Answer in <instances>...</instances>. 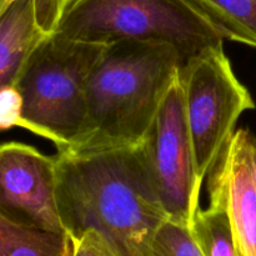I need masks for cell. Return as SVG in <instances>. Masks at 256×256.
I'll use <instances>...</instances> for the list:
<instances>
[{
    "mask_svg": "<svg viewBox=\"0 0 256 256\" xmlns=\"http://www.w3.org/2000/svg\"><path fill=\"white\" fill-rule=\"evenodd\" d=\"M22 100L15 86L0 90V132L20 126Z\"/></svg>",
    "mask_w": 256,
    "mask_h": 256,
    "instance_id": "obj_15",
    "label": "cell"
},
{
    "mask_svg": "<svg viewBox=\"0 0 256 256\" xmlns=\"http://www.w3.org/2000/svg\"><path fill=\"white\" fill-rule=\"evenodd\" d=\"M0 216L22 226L66 232L58 209L55 156L22 142L0 144Z\"/></svg>",
    "mask_w": 256,
    "mask_h": 256,
    "instance_id": "obj_7",
    "label": "cell"
},
{
    "mask_svg": "<svg viewBox=\"0 0 256 256\" xmlns=\"http://www.w3.org/2000/svg\"><path fill=\"white\" fill-rule=\"evenodd\" d=\"M52 34L102 45L164 42L182 64L225 39L190 0H72Z\"/></svg>",
    "mask_w": 256,
    "mask_h": 256,
    "instance_id": "obj_4",
    "label": "cell"
},
{
    "mask_svg": "<svg viewBox=\"0 0 256 256\" xmlns=\"http://www.w3.org/2000/svg\"><path fill=\"white\" fill-rule=\"evenodd\" d=\"M182 65L179 52L164 42L105 45L88 82L84 130L66 152L140 145Z\"/></svg>",
    "mask_w": 256,
    "mask_h": 256,
    "instance_id": "obj_2",
    "label": "cell"
},
{
    "mask_svg": "<svg viewBox=\"0 0 256 256\" xmlns=\"http://www.w3.org/2000/svg\"><path fill=\"white\" fill-rule=\"evenodd\" d=\"M179 76L196 172L204 182L236 132L239 118L255 109V102L235 75L222 44L190 58Z\"/></svg>",
    "mask_w": 256,
    "mask_h": 256,
    "instance_id": "obj_5",
    "label": "cell"
},
{
    "mask_svg": "<svg viewBox=\"0 0 256 256\" xmlns=\"http://www.w3.org/2000/svg\"><path fill=\"white\" fill-rule=\"evenodd\" d=\"M222 36L256 48V0H190Z\"/></svg>",
    "mask_w": 256,
    "mask_h": 256,
    "instance_id": "obj_11",
    "label": "cell"
},
{
    "mask_svg": "<svg viewBox=\"0 0 256 256\" xmlns=\"http://www.w3.org/2000/svg\"><path fill=\"white\" fill-rule=\"evenodd\" d=\"M8 2H9V0H0V14H2V12L4 10V8L6 6Z\"/></svg>",
    "mask_w": 256,
    "mask_h": 256,
    "instance_id": "obj_18",
    "label": "cell"
},
{
    "mask_svg": "<svg viewBox=\"0 0 256 256\" xmlns=\"http://www.w3.org/2000/svg\"><path fill=\"white\" fill-rule=\"evenodd\" d=\"M250 159H252V170L256 189V136L252 134L250 136Z\"/></svg>",
    "mask_w": 256,
    "mask_h": 256,
    "instance_id": "obj_17",
    "label": "cell"
},
{
    "mask_svg": "<svg viewBox=\"0 0 256 256\" xmlns=\"http://www.w3.org/2000/svg\"><path fill=\"white\" fill-rule=\"evenodd\" d=\"M246 129L234 132L209 172L210 202L229 215L236 256H256V189Z\"/></svg>",
    "mask_w": 256,
    "mask_h": 256,
    "instance_id": "obj_8",
    "label": "cell"
},
{
    "mask_svg": "<svg viewBox=\"0 0 256 256\" xmlns=\"http://www.w3.org/2000/svg\"><path fill=\"white\" fill-rule=\"evenodd\" d=\"M14 2V0H9ZM35 19L44 34H52L72 0H32Z\"/></svg>",
    "mask_w": 256,
    "mask_h": 256,
    "instance_id": "obj_14",
    "label": "cell"
},
{
    "mask_svg": "<svg viewBox=\"0 0 256 256\" xmlns=\"http://www.w3.org/2000/svg\"><path fill=\"white\" fill-rule=\"evenodd\" d=\"M45 35L32 0L8 2L0 14V90L15 86L28 56Z\"/></svg>",
    "mask_w": 256,
    "mask_h": 256,
    "instance_id": "obj_9",
    "label": "cell"
},
{
    "mask_svg": "<svg viewBox=\"0 0 256 256\" xmlns=\"http://www.w3.org/2000/svg\"><path fill=\"white\" fill-rule=\"evenodd\" d=\"M75 256H122L96 230H86L80 236L72 238Z\"/></svg>",
    "mask_w": 256,
    "mask_h": 256,
    "instance_id": "obj_16",
    "label": "cell"
},
{
    "mask_svg": "<svg viewBox=\"0 0 256 256\" xmlns=\"http://www.w3.org/2000/svg\"><path fill=\"white\" fill-rule=\"evenodd\" d=\"M0 256H75L74 239L15 224L0 216Z\"/></svg>",
    "mask_w": 256,
    "mask_h": 256,
    "instance_id": "obj_10",
    "label": "cell"
},
{
    "mask_svg": "<svg viewBox=\"0 0 256 256\" xmlns=\"http://www.w3.org/2000/svg\"><path fill=\"white\" fill-rule=\"evenodd\" d=\"M190 230L204 256H236L229 215L219 202L198 210Z\"/></svg>",
    "mask_w": 256,
    "mask_h": 256,
    "instance_id": "obj_12",
    "label": "cell"
},
{
    "mask_svg": "<svg viewBox=\"0 0 256 256\" xmlns=\"http://www.w3.org/2000/svg\"><path fill=\"white\" fill-rule=\"evenodd\" d=\"M140 148L169 219L190 228L200 209L202 180L195 165L179 75L165 94Z\"/></svg>",
    "mask_w": 256,
    "mask_h": 256,
    "instance_id": "obj_6",
    "label": "cell"
},
{
    "mask_svg": "<svg viewBox=\"0 0 256 256\" xmlns=\"http://www.w3.org/2000/svg\"><path fill=\"white\" fill-rule=\"evenodd\" d=\"M150 256H204L188 225L166 219L154 235Z\"/></svg>",
    "mask_w": 256,
    "mask_h": 256,
    "instance_id": "obj_13",
    "label": "cell"
},
{
    "mask_svg": "<svg viewBox=\"0 0 256 256\" xmlns=\"http://www.w3.org/2000/svg\"><path fill=\"white\" fill-rule=\"evenodd\" d=\"M105 45L45 35L28 56L15 88L22 95L20 126L56 146H75L86 119L90 72Z\"/></svg>",
    "mask_w": 256,
    "mask_h": 256,
    "instance_id": "obj_3",
    "label": "cell"
},
{
    "mask_svg": "<svg viewBox=\"0 0 256 256\" xmlns=\"http://www.w3.org/2000/svg\"><path fill=\"white\" fill-rule=\"evenodd\" d=\"M56 202L72 238L96 230L122 256H150L169 219L140 145L58 152Z\"/></svg>",
    "mask_w": 256,
    "mask_h": 256,
    "instance_id": "obj_1",
    "label": "cell"
}]
</instances>
